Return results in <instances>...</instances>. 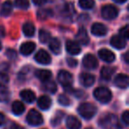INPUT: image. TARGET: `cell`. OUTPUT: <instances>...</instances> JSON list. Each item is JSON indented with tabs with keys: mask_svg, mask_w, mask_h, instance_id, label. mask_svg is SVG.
I'll return each mask as SVG.
<instances>
[{
	"mask_svg": "<svg viewBox=\"0 0 129 129\" xmlns=\"http://www.w3.org/2000/svg\"><path fill=\"white\" fill-rule=\"evenodd\" d=\"M96 107L90 103H83L78 108V111H79L80 115L86 119H90L93 118L96 113Z\"/></svg>",
	"mask_w": 129,
	"mask_h": 129,
	"instance_id": "1",
	"label": "cell"
},
{
	"mask_svg": "<svg viewBox=\"0 0 129 129\" xmlns=\"http://www.w3.org/2000/svg\"><path fill=\"white\" fill-rule=\"evenodd\" d=\"M94 96L97 101L103 104H107L111 99V92L105 87H99L94 91Z\"/></svg>",
	"mask_w": 129,
	"mask_h": 129,
	"instance_id": "2",
	"label": "cell"
},
{
	"mask_svg": "<svg viewBox=\"0 0 129 129\" xmlns=\"http://www.w3.org/2000/svg\"><path fill=\"white\" fill-rule=\"evenodd\" d=\"M100 125L104 129H118L119 127L118 118L113 114H108L104 116L100 120Z\"/></svg>",
	"mask_w": 129,
	"mask_h": 129,
	"instance_id": "3",
	"label": "cell"
},
{
	"mask_svg": "<svg viewBox=\"0 0 129 129\" xmlns=\"http://www.w3.org/2000/svg\"><path fill=\"white\" fill-rule=\"evenodd\" d=\"M27 121L31 125H40L43 123V118L41 113L36 110H30L27 116Z\"/></svg>",
	"mask_w": 129,
	"mask_h": 129,
	"instance_id": "4",
	"label": "cell"
},
{
	"mask_svg": "<svg viewBox=\"0 0 129 129\" xmlns=\"http://www.w3.org/2000/svg\"><path fill=\"white\" fill-rule=\"evenodd\" d=\"M101 13H102V16L105 20H111L118 16V10L114 6H112V5H108V6H104L102 8Z\"/></svg>",
	"mask_w": 129,
	"mask_h": 129,
	"instance_id": "5",
	"label": "cell"
},
{
	"mask_svg": "<svg viewBox=\"0 0 129 129\" xmlns=\"http://www.w3.org/2000/svg\"><path fill=\"white\" fill-rule=\"evenodd\" d=\"M57 80L59 83L64 87V88L71 87L73 82V75L67 71L61 70L57 74Z\"/></svg>",
	"mask_w": 129,
	"mask_h": 129,
	"instance_id": "6",
	"label": "cell"
},
{
	"mask_svg": "<svg viewBox=\"0 0 129 129\" xmlns=\"http://www.w3.org/2000/svg\"><path fill=\"white\" fill-rule=\"evenodd\" d=\"M82 64L88 69H95L98 66V62L95 57L92 54H87L84 56L82 60Z\"/></svg>",
	"mask_w": 129,
	"mask_h": 129,
	"instance_id": "7",
	"label": "cell"
},
{
	"mask_svg": "<svg viewBox=\"0 0 129 129\" xmlns=\"http://www.w3.org/2000/svg\"><path fill=\"white\" fill-rule=\"evenodd\" d=\"M35 59L37 61L39 64H49L51 61V57L49 55L47 51L43 50H40L35 56Z\"/></svg>",
	"mask_w": 129,
	"mask_h": 129,
	"instance_id": "8",
	"label": "cell"
},
{
	"mask_svg": "<svg viewBox=\"0 0 129 129\" xmlns=\"http://www.w3.org/2000/svg\"><path fill=\"white\" fill-rule=\"evenodd\" d=\"M98 56L102 60L107 63H111L115 60V54L108 49H101L98 51Z\"/></svg>",
	"mask_w": 129,
	"mask_h": 129,
	"instance_id": "9",
	"label": "cell"
},
{
	"mask_svg": "<svg viewBox=\"0 0 129 129\" xmlns=\"http://www.w3.org/2000/svg\"><path fill=\"white\" fill-rule=\"evenodd\" d=\"M75 38L78 43L83 45H87L88 43V42H89V37H88V32H87V30L84 27H81V28L79 29V31H78L75 36Z\"/></svg>",
	"mask_w": 129,
	"mask_h": 129,
	"instance_id": "10",
	"label": "cell"
},
{
	"mask_svg": "<svg viewBox=\"0 0 129 129\" xmlns=\"http://www.w3.org/2000/svg\"><path fill=\"white\" fill-rule=\"evenodd\" d=\"M91 33L94 36H104L107 33V27L102 23H95L92 25Z\"/></svg>",
	"mask_w": 129,
	"mask_h": 129,
	"instance_id": "11",
	"label": "cell"
},
{
	"mask_svg": "<svg viewBox=\"0 0 129 129\" xmlns=\"http://www.w3.org/2000/svg\"><path fill=\"white\" fill-rule=\"evenodd\" d=\"M114 83L118 88H125L128 86V76L126 74H119L115 77Z\"/></svg>",
	"mask_w": 129,
	"mask_h": 129,
	"instance_id": "12",
	"label": "cell"
},
{
	"mask_svg": "<svg viewBox=\"0 0 129 129\" xmlns=\"http://www.w3.org/2000/svg\"><path fill=\"white\" fill-rule=\"evenodd\" d=\"M111 45L114 48L120 50V49H123L126 45V41H125L124 38H122L119 36H114L111 37Z\"/></svg>",
	"mask_w": 129,
	"mask_h": 129,
	"instance_id": "13",
	"label": "cell"
},
{
	"mask_svg": "<svg viewBox=\"0 0 129 129\" xmlns=\"http://www.w3.org/2000/svg\"><path fill=\"white\" fill-rule=\"evenodd\" d=\"M36 49V43L33 42H27L24 43L23 44H21L20 46V53L24 56H28L32 53Z\"/></svg>",
	"mask_w": 129,
	"mask_h": 129,
	"instance_id": "14",
	"label": "cell"
},
{
	"mask_svg": "<svg viewBox=\"0 0 129 129\" xmlns=\"http://www.w3.org/2000/svg\"><path fill=\"white\" fill-rule=\"evenodd\" d=\"M81 82L83 86L85 87H90L94 84L95 82V76L91 74H88V73H83L81 74Z\"/></svg>",
	"mask_w": 129,
	"mask_h": 129,
	"instance_id": "15",
	"label": "cell"
},
{
	"mask_svg": "<svg viewBox=\"0 0 129 129\" xmlns=\"http://www.w3.org/2000/svg\"><path fill=\"white\" fill-rule=\"evenodd\" d=\"M67 47V50L69 54L71 55H77L81 52V47L78 44V43L74 41H68L66 44Z\"/></svg>",
	"mask_w": 129,
	"mask_h": 129,
	"instance_id": "16",
	"label": "cell"
},
{
	"mask_svg": "<svg viewBox=\"0 0 129 129\" xmlns=\"http://www.w3.org/2000/svg\"><path fill=\"white\" fill-rule=\"evenodd\" d=\"M36 76L43 82H45V81L50 80V77H51L52 74L50 71L46 70V69H38V70L36 71Z\"/></svg>",
	"mask_w": 129,
	"mask_h": 129,
	"instance_id": "17",
	"label": "cell"
},
{
	"mask_svg": "<svg viewBox=\"0 0 129 129\" xmlns=\"http://www.w3.org/2000/svg\"><path fill=\"white\" fill-rule=\"evenodd\" d=\"M67 125L69 129H80L81 123L75 116H68L67 118Z\"/></svg>",
	"mask_w": 129,
	"mask_h": 129,
	"instance_id": "18",
	"label": "cell"
},
{
	"mask_svg": "<svg viewBox=\"0 0 129 129\" xmlns=\"http://www.w3.org/2000/svg\"><path fill=\"white\" fill-rule=\"evenodd\" d=\"M37 104L40 109L43 110V111H46V110L50 109V105H51V100L47 95H42L38 99Z\"/></svg>",
	"mask_w": 129,
	"mask_h": 129,
	"instance_id": "19",
	"label": "cell"
},
{
	"mask_svg": "<svg viewBox=\"0 0 129 129\" xmlns=\"http://www.w3.org/2000/svg\"><path fill=\"white\" fill-rule=\"evenodd\" d=\"M20 97L27 103H33L36 100V95L30 89H24L20 92Z\"/></svg>",
	"mask_w": 129,
	"mask_h": 129,
	"instance_id": "20",
	"label": "cell"
},
{
	"mask_svg": "<svg viewBox=\"0 0 129 129\" xmlns=\"http://www.w3.org/2000/svg\"><path fill=\"white\" fill-rule=\"evenodd\" d=\"M50 50L53 52L54 54H58L61 51V43L57 38H52L50 40L49 43Z\"/></svg>",
	"mask_w": 129,
	"mask_h": 129,
	"instance_id": "21",
	"label": "cell"
},
{
	"mask_svg": "<svg viewBox=\"0 0 129 129\" xmlns=\"http://www.w3.org/2000/svg\"><path fill=\"white\" fill-rule=\"evenodd\" d=\"M22 30L23 33L27 37H31L35 35L36 32V28H35V26L32 22H26L24 23L23 27H22Z\"/></svg>",
	"mask_w": 129,
	"mask_h": 129,
	"instance_id": "22",
	"label": "cell"
},
{
	"mask_svg": "<svg viewBox=\"0 0 129 129\" xmlns=\"http://www.w3.org/2000/svg\"><path fill=\"white\" fill-rule=\"evenodd\" d=\"M115 72V69L113 67H103V69L101 70V77L102 79L105 80V81H109L111 80V78L112 77L113 74Z\"/></svg>",
	"mask_w": 129,
	"mask_h": 129,
	"instance_id": "23",
	"label": "cell"
},
{
	"mask_svg": "<svg viewBox=\"0 0 129 129\" xmlns=\"http://www.w3.org/2000/svg\"><path fill=\"white\" fill-rule=\"evenodd\" d=\"M12 11H13V4L11 1H6L4 4L2 5V8H1V15L4 17H7L11 14Z\"/></svg>",
	"mask_w": 129,
	"mask_h": 129,
	"instance_id": "24",
	"label": "cell"
},
{
	"mask_svg": "<svg viewBox=\"0 0 129 129\" xmlns=\"http://www.w3.org/2000/svg\"><path fill=\"white\" fill-rule=\"evenodd\" d=\"M12 111L15 115H20L25 111V106L20 101H15L12 105Z\"/></svg>",
	"mask_w": 129,
	"mask_h": 129,
	"instance_id": "25",
	"label": "cell"
},
{
	"mask_svg": "<svg viewBox=\"0 0 129 129\" xmlns=\"http://www.w3.org/2000/svg\"><path fill=\"white\" fill-rule=\"evenodd\" d=\"M43 88H44L47 92H49V93L54 94V93H56L57 88V85H56V83L54 82V81L49 80V81L43 82Z\"/></svg>",
	"mask_w": 129,
	"mask_h": 129,
	"instance_id": "26",
	"label": "cell"
},
{
	"mask_svg": "<svg viewBox=\"0 0 129 129\" xmlns=\"http://www.w3.org/2000/svg\"><path fill=\"white\" fill-rule=\"evenodd\" d=\"M10 92L4 85H0V102H6L9 99Z\"/></svg>",
	"mask_w": 129,
	"mask_h": 129,
	"instance_id": "27",
	"label": "cell"
},
{
	"mask_svg": "<svg viewBox=\"0 0 129 129\" xmlns=\"http://www.w3.org/2000/svg\"><path fill=\"white\" fill-rule=\"evenodd\" d=\"M51 37H50V33L49 31L45 30V29H42L39 31V40L42 43H48Z\"/></svg>",
	"mask_w": 129,
	"mask_h": 129,
	"instance_id": "28",
	"label": "cell"
},
{
	"mask_svg": "<svg viewBox=\"0 0 129 129\" xmlns=\"http://www.w3.org/2000/svg\"><path fill=\"white\" fill-rule=\"evenodd\" d=\"M79 5L82 9L88 10L94 7L95 1L94 0H79Z\"/></svg>",
	"mask_w": 129,
	"mask_h": 129,
	"instance_id": "29",
	"label": "cell"
},
{
	"mask_svg": "<svg viewBox=\"0 0 129 129\" xmlns=\"http://www.w3.org/2000/svg\"><path fill=\"white\" fill-rule=\"evenodd\" d=\"M52 14V12L49 9H41L37 12V17L39 20H46Z\"/></svg>",
	"mask_w": 129,
	"mask_h": 129,
	"instance_id": "30",
	"label": "cell"
},
{
	"mask_svg": "<svg viewBox=\"0 0 129 129\" xmlns=\"http://www.w3.org/2000/svg\"><path fill=\"white\" fill-rule=\"evenodd\" d=\"M15 6L20 9H27L29 7L28 0H15Z\"/></svg>",
	"mask_w": 129,
	"mask_h": 129,
	"instance_id": "31",
	"label": "cell"
},
{
	"mask_svg": "<svg viewBox=\"0 0 129 129\" xmlns=\"http://www.w3.org/2000/svg\"><path fill=\"white\" fill-rule=\"evenodd\" d=\"M64 112L63 111H57V113H56V115L54 116V118L51 119V124L53 125H58L59 123L61 122V119L63 118V117H64Z\"/></svg>",
	"mask_w": 129,
	"mask_h": 129,
	"instance_id": "32",
	"label": "cell"
},
{
	"mask_svg": "<svg viewBox=\"0 0 129 129\" xmlns=\"http://www.w3.org/2000/svg\"><path fill=\"white\" fill-rule=\"evenodd\" d=\"M58 103L63 106H68V105H70L71 101L67 95L62 94V95H60L58 96Z\"/></svg>",
	"mask_w": 129,
	"mask_h": 129,
	"instance_id": "33",
	"label": "cell"
},
{
	"mask_svg": "<svg viewBox=\"0 0 129 129\" xmlns=\"http://www.w3.org/2000/svg\"><path fill=\"white\" fill-rule=\"evenodd\" d=\"M119 36L124 38L125 40L128 39L129 37V32H128V26H125L119 30Z\"/></svg>",
	"mask_w": 129,
	"mask_h": 129,
	"instance_id": "34",
	"label": "cell"
},
{
	"mask_svg": "<svg viewBox=\"0 0 129 129\" xmlns=\"http://www.w3.org/2000/svg\"><path fill=\"white\" fill-rule=\"evenodd\" d=\"M9 81V77L6 74L0 73V83L1 84H6Z\"/></svg>",
	"mask_w": 129,
	"mask_h": 129,
	"instance_id": "35",
	"label": "cell"
},
{
	"mask_svg": "<svg viewBox=\"0 0 129 129\" xmlns=\"http://www.w3.org/2000/svg\"><path fill=\"white\" fill-rule=\"evenodd\" d=\"M6 56L11 59H15L17 57V53L15 50L9 49V50H6Z\"/></svg>",
	"mask_w": 129,
	"mask_h": 129,
	"instance_id": "36",
	"label": "cell"
},
{
	"mask_svg": "<svg viewBox=\"0 0 129 129\" xmlns=\"http://www.w3.org/2000/svg\"><path fill=\"white\" fill-rule=\"evenodd\" d=\"M122 121L126 125L129 124V111H125L123 114H122Z\"/></svg>",
	"mask_w": 129,
	"mask_h": 129,
	"instance_id": "37",
	"label": "cell"
},
{
	"mask_svg": "<svg viewBox=\"0 0 129 129\" xmlns=\"http://www.w3.org/2000/svg\"><path fill=\"white\" fill-rule=\"evenodd\" d=\"M67 64H68V66L70 67H75L78 64V61L76 60V59L72 58V57H71V58L67 59Z\"/></svg>",
	"mask_w": 129,
	"mask_h": 129,
	"instance_id": "38",
	"label": "cell"
},
{
	"mask_svg": "<svg viewBox=\"0 0 129 129\" xmlns=\"http://www.w3.org/2000/svg\"><path fill=\"white\" fill-rule=\"evenodd\" d=\"M9 129H25V128H24V127H22L21 125L16 124V123H12L11 125H10Z\"/></svg>",
	"mask_w": 129,
	"mask_h": 129,
	"instance_id": "39",
	"label": "cell"
},
{
	"mask_svg": "<svg viewBox=\"0 0 129 129\" xmlns=\"http://www.w3.org/2000/svg\"><path fill=\"white\" fill-rule=\"evenodd\" d=\"M47 0H33V3L36 6H43L44 3H46Z\"/></svg>",
	"mask_w": 129,
	"mask_h": 129,
	"instance_id": "40",
	"label": "cell"
},
{
	"mask_svg": "<svg viewBox=\"0 0 129 129\" xmlns=\"http://www.w3.org/2000/svg\"><path fill=\"white\" fill-rule=\"evenodd\" d=\"M6 123V116L3 113L0 112V126Z\"/></svg>",
	"mask_w": 129,
	"mask_h": 129,
	"instance_id": "41",
	"label": "cell"
},
{
	"mask_svg": "<svg viewBox=\"0 0 129 129\" xmlns=\"http://www.w3.org/2000/svg\"><path fill=\"white\" fill-rule=\"evenodd\" d=\"M5 35H6V30H5L4 27L0 26V37H3V36H5Z\"/></svg>",
	"mask_w": 129,
	"mask_h": 129,
	"instance_id": "42",
	"label": "cell"
},
{
	"mask_svg": "<svg viewBox=\"0 0 129 129\" xmlns=\"http://www.w3.org/2000/svg\"><path fill=\"white\" fill-rule=\"evenodd\" d=\"M113 1L118 3V4H123V3L126 2V0H113Z\"/></svg>",
	"mask_w": 129,
	"mask_h": 129,
	"instance_id": "43",
	"label": "cell"
},
{
	"mask_svg": "<svg viewBox=\"0 0 129 129\" xmlns=\"http://www.w3.org/2000/svg\"><path fill=\"white\" fill-rule=\"evenodd\" d=\"M125 61L126 64H128L129 63V59H128V53H125Z\"/></svg>",
	"mask_w": 129,
	"mask_h": 129,
	"instance_id": "44",
	"label": "cell"
},
{
	"mask_svg": "<svg viewBox=\"0 0 129 129\" xmlns=\"http://www.w3.org/2000/svg\"><path fill=\"white\" fill-rule=\"evenodd\" d=\"M2 49V43H1V42H0V50Z\"/></svg>",
	"mask_w": 129,
	"mask_h": 129,
	"instance_id": "45",
	"label": "cell"
},
{
	"mask_svg": "<svg viewBox=\"0 0 129 129\" xmlns=\"http://www.w3.org/2000/svg\"><path fill=\"white\" fill-rule=\"evenodd\" d=\"M86 129H91V128H86Z\"/></svg>",
	"mask_w": 129,
	"mask_h": 129,
	"instance_id": "46",
	"label": "cell"
}]
</instances>
